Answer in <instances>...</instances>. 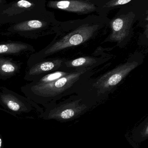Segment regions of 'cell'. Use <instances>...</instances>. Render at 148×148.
Segmentation results:
<instances>
[{"mask_svg": "<svg viewBox=\"0 0 148 148\" xmlns=\"http://www.w3.org/2000/svg\"><path fill=\"white\" fill-rule=\"evenodd\" d=\"M132 0H109L103 6V8H112L119 5H123L128 3Z\"/></svg>", "mask_w": 148, "mask_h": 148, "instance_id": "obj_15", "label": "cell"}, {"mask_svg": "<svg viewBox=\"0 0 148 148\" xmlns=\"http://www.w3.org/2000/svg\"><path fill=\"white\" fill-rule=\"evenodd\" d=\"M47 6L50 8L60 10L78 14H85L95 11L96 8L92 3L83 0L50 1Z\"/></svg>", "mask_w": 148, "mask_h": 148, "instance_id": "obj_8", "label": "cell"}, {"mask_svg": "<svg viewBox=\"0 0 148 148\" xmlns=\"http://www.w3.org/2000/svg\"><path fill=\"white\" fill-rule=\"evenodd\" d=\"M80 100L68 103L55 104L52 103L48 105L46 111L53 116L67 120L80 114L87 108L85 105L80 104Z\"/></svg>", "mask_w": 148, "mask_h": 148, "instance_id": "obj_9", "label": "cell"}, {"mask_svg": "<svg viewBox=\"0 0 148 148\" xmlns=\"http://www.w3.org/2000/svg\"><path fill=\"white\" fill-rule=\"evenodd\" d=\"M35 49L30 44L21 41L1 42L0 57L14 56H19L26 54L34 53Z\"/></svg>", "mask_w": 148, "mask_h": 148, "instance_id": "obj_11", "label": "cell"}, {"mask_svg": "<svg viewBox=\"0 0 148 148\" xmlns=\"http://www.w3.org/2000/svg\"><path fill=\"white\" fill-rule=\"evenodd\" d=\"M22 62L5 56L0 57V79L7 80L20 73Z\"/></svg>", "mask_w": 148, "mask_h": 148, "instance_id": "obj_12", "label": "cell"}, {"mask_svg": "<svg viewBox=\"0 0 148 148\" xmlns=\"http://www.w3.org/2000/svg\"><path fill=\"white\" fill-rule=\"evenodd\" d=\"M6 3H7V1L6 0H0V6H1Z\"/></svg>", "mask_w": 148, "mask_h": 148, "instance_id": "obj_16", "label": "cell"}, {"mask_svg": "<svg viewBox=\"0 0 148 148\" xmlns=\"http://www.w3.org/2000/svg\"><path fill=\"white\" fill-rule=\"evenodd\" d=\"M88 69L84 68L69 73L49 83L33 84L30 82L21 87V90L26 97L36 103L47 107L50 103L55 102Z\"/></svg>", "mask_w": 148, "mask_h": 148, "instance_id": "obj_1", "label": "cell"}, {"mask_svg": "<svg viewBox=\"0 0 148 148\" xmlns=\"http://www.w3.org/2000/svg\"><path fill=\"white\" fill-rule=\"evenodd\" d=\"M1 138H0V148L1 147Z\"/></svg>", "mask_w": 148, "mask_h": 148, "instance_id": "obj_17", "label": "cell"}, {"mask_svg": "<svg viewBox=\"0 0 148 148\" xmlns=\"http://www.w3.org/2000/svg\"><path fill=\"white\" fill-rule=\"evenodd\" d=\"M96 62V60L94 58L89 57H82L70 61L65 62L66 65L69 67H86L88 66L93 65Z\"/></svg>", "mask_w": 148, "mask_h": 148, "instance_id": "obj_14", "label": "cell"}, {"mask_svg": "<svg viewBox=\"0 0 148 148\" xmlns=\"http://www.w3.org/2000/svg\"><path fill=\"white\" fill-rule=\"evenodd\" d=\"M98 25H83L61 38L57 37L39 52L31 54L27 62L30 67L41 60L67 48L78 46L85 42L93 36L97 30Z\"/></svg>", "mask_w": 148, "mask_h": 148, "instance_id": "obj_2", "label": "cell"}, {"mask_svg": "<svg viewBox=\"0 0 148 148\" xmlns=\"http://www.w3.org/2000/svg\"><path fill=\"white\" fill-rule=\"evenodd\" d=\"M134 18L135 14L131 12L112 20L110 23L112 31L110 40L121 42L127 37Z\"/></svg>", "mask_w": 148, "mask_h": 148, "instance_id": "obj_10", "label": "cell"}, {"mask_svg": "<svg viewBox=\"0 0 148 148\" xmlns=\"http://www.w3.org/2000/svg\"><path fill=\"white\" fill-rule=\"evenodd\" d=\"M46 0H15L0 6V27L37 18L46 14Z\"/></svg>", "mask_w": 148, "mask_h": 148, "instance_id": "obj_3", "label": "cell"}, {"mask_svg": "<svg viewBox=\"0 0 148 148\" xmlns=\"http://www.w3.org/2000/svg\"><path fill=\"white\" fill-rule=\"evenodd\" d=\"M63 64V60L59 58L44 59L28 67L24 75V80L33 82L46 74L59 70Z\"/></svg>", "mask_w": 148, "mask_h": 148, "instance_id": "obj_7", "label": "cell"}, {"mask_svg": "<svg viewBox=\"0 0 148 148\" xmlns=\"http://www.w3.org/2000/svg\"><path fill=\"white\" fill-rule=\"evenodd\" d=\"M138 65V62L134 61L120 65L102 76L96 82L95 86L102 90H110L120 83Z\"/></svg>", "mask_w": 148, "mask_h": 148, "instance_id": "obj_6", "label": "cell"}, {"mask_svg": "<svg viewBox=\"0 0 148 148\" xmlns=\"http://www.w3.org/2000/svg\"><path fill=\"white\" fill-rule=\"evenodd\" d=\"M69 73L61 71L60 70L55 71L46 74L43 76L31 82L33 84H44L54 82L61 77L66 75Z\"/></svg>", "mask_w": 148, "mask_h": 148, "instance_id": "obj_13", "label": "cell"}, {"mask_svg": "<svg viewBox=\"0 0 148 148\" xmlns=\"http://www.w3.org/2000/svg\"><path fill=\"white\" fill-rule=\"evenodd\" d=\"M0 105L14 113L29 112L33 109L42 110L38 104L31 99L3 86H0Z\"/></svg>", "mask_w": 148, "mask_h": 148, "instance_id": "obj_5", "label": "cell"}, {"mask_svg": "<svg viewBox=\"0 0 148 148\" xmlns=\"http://www.w3.org/2000/svg\"><path fill=\"white\" fill-rule=\"evenodd\" d=\"M55 25L51 14L47 12L37 18L10 24L1 32V34L36 40L54 33L55 31Z\"/></svg>", "mask_w": 148, "mask_h": 148, "instance_id": "obj_4", "label": "cell"}]
</instances>
